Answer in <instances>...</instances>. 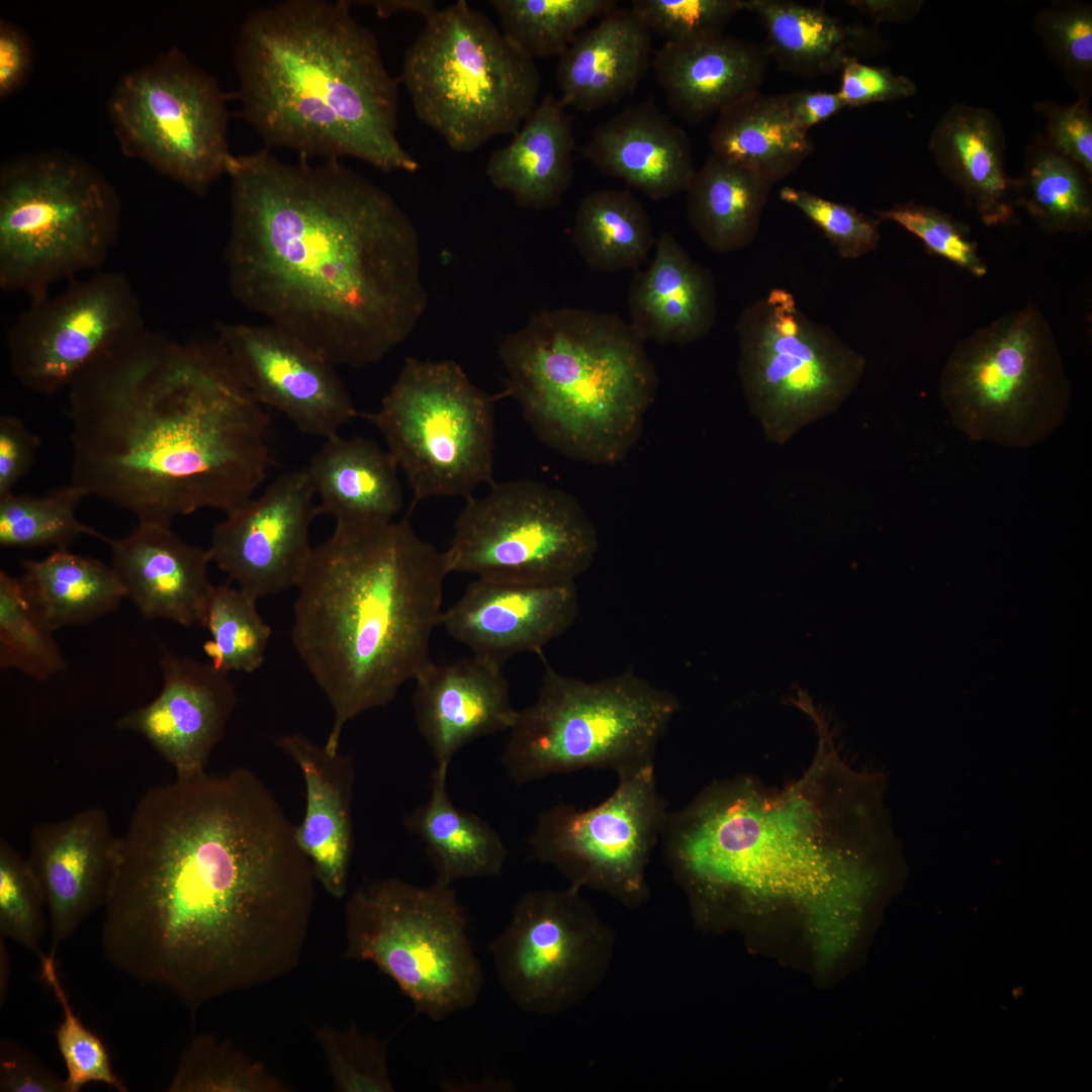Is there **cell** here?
I'll list each match as a JSON object with an SVG mask.
<instances>
[{
  "mask_svg": "<svg viewBox=\"0 0 1092 1092\" xmlns=\"http://www.w3.org/2000/svg\"><path fill=\"white\" fill-rule=\"evenodd\" d=\"M294 827L246 767L150 788L119 835L103 906L107 960L192 1013L290 975L316 883Z\"/></svg>",
  "mask_w": 1092,
  "mask_h": 1092,
  "instance_id": "6da1fadb",
  "label": "cell"
},
{
  "mask_svg": "<svg viewBox=\"0 0 1092 1092\" xmlns=\"http://www.w3.org/2000/svg\"><path fill=\"white\" fill-rule=\"evenodd\" d=\"M226 175L239 302L335 367L377 364L410 337L429 295L418 230L388 192L339 159L267 149L234 155Z\"/></svg>",
  "mask_w": 1092,
  "mask_h": 1092,
  "instance_id": "7a4b0ae2",
  "label": "cell"
},
{
  "mask_svg": "<svg viewBox=\"0 0 1092 1092\" xmlns=\"http://www.w3.org/2000/svg\"><path fill=\"white\" fill-rule=\"evenodd\" d=\"M815 755L782 789L751 776L718 780L685 807L668 811L659 843L672 879L702 920L756 905L796 910L817 948L841 953L879 884V863L897 845L885 780L843 754L824 713Z\"/></svg>",
  "mask_w": 1092,
  "mask_h": 1092,
  "instance_id": "3957f363",
  "label": "cell"
},
{
  "mask_svg": "<svg viewBox=\"0 0 1092 1092\" xmlns=\"http://www.w3.org/2000/svg\"><path fill=\"white\" fill-rule=\"evenodd\" d=\"M68 414L70 483L139 523L225 514L273 462L269 416L217 338L180 343L141 328L73 379Z\"/></svg>",
  "mask_w": 1092,
  "mask_h": 1092,
  "instance_id": "277c9868",
  "label": "cell"
},
{
  "mask_svg": "<svg viewBox=\"0 0 1092 1092\" xmlns=\"http://www.w3.org/2000/svg\"><path fill=\"white\" fill-rule=\"evenodd\" d=\"M445 551L422 539L408 517L335 525L313 548L296 586L292 646L333 710L324 744L338 752L344 727L387 706L433 660Z\"/></svg>",
  "mask_w": 1092,
  "mask_h": 1092,
  "instance_id": "5b68a950",
  "label": "cell"
},
{
  "mask_svg": "<svg viewBox=\"0 0 1092 1092\" xmlns=\"http://www.w3.org/2000/svg\"><path fill=\"white\" fill-rule=\"evenodd\" d=\"M235 63L243 115L267 145L418 170L397 138L400 81L349 1L289 0L252 12Z\"/></svg>",
  "mask_w": 1092,
  "mask_h": 1092,
  "instance_id": "8992f818",
  "label": "cell"
},
{
  "mask_svg": "<svg viewBox=\"0 0 1092 1092\" xmlns=\"http://www.w3.org/2000/svg\"><path fill=\"white\" fill-rule=\"evenodd\" d=\"M498 356L505 396L557 453L605 466L622 462L636 445L658 376L645 342L620 316L542 310L502 339Z\"/></svg>",
  "mask_w": 1092,
  "mask_h": 1092,
  "instance_id": "52a82bcc",
  "label": "cell"
},
{
  "mask_svg": "<svg viewBox=\"0 0 1092 1092\" xmlns=\"http://www.w3.org/2000/svg\"><path fill=\"white\" fill-rule=\"evenodd\" d=\"M118 193L93 164L64 150L0 167V289L29 300L102 265L116 242Z\"/></svg>",
  "mask_w": 1092,
  "mask_h": 1092,
  "instance_id": "ba28073f",
  "label": "cell"
},
{
  "mask_svg": "<svg viewBox=\"0 0 1092 1092\" xmlns=\"http://www.w3.org/2000/svg\"><path fill=\"white\" fill-rule=\"evenodd\" d=\"M399 81L417 117L458 153L515 134L537 105L533 58L459 0L437 10L404 54Z\"/></svg>",
  "mask_w": 1092,
  "mask_h": 1092,
  "instance_id": "9c48e42d",
  "label": "cell"
},
{
  "mask_svg": "<svg viewBox=\"0 0 1092 1092\" xmlns=\"http://www.w3.org/2000/svg\"><path fill=\"white\" fill-rule=\"evenodd\" d=\"M544 663L537 698L518 711L502 755L515 784L586 768L618 775L654 763L680 708L672 693L632 670L586 681Z\"/></svg>",
  "mask_w": 1092,
  "mask_h": 1092,
  "instance_id": "30bf717a",
  "label": "cell"
},
{
  "mask_svg": "<svg viewBox=\"0 0 1092 1092\" xmlns=\"http://www.w3.org/2000/svg\"><path fill=\"white\" fill-rule=\"evenodd\" d=\"M344 957L372 963L435 1022L472 1007L483 987L464 909L451 885L437 881L362 883L345 905Z\"/></svg>",
  "mask_w": 1092,
  "mask_h": 1092,
  "instance_id": "8fae6325",
  "label": "cell"
},
{
  "mask_svg": "<svg viewBox=\"0 0 1092 1092\" xmlns=\"http://www.w3.org/2000/svg\"><path fill=\"white\" fill-rule=\"evenodd\" d=\"M939 395L970 440L1028 448L1063 423L1072 388L1050 323L1029 304L956 343Z\"/></svg>",
  "mask_w": 1092,
  "mask_h": 1092,
  "instance_id": "7c38bea8",
  "label": "cell"
},
{
  "mask_svg": "<svg viewBox=\"0 0 1092 1092\" xmlns=\"http://www.w3.org/2000/svg\"><path fill=\"white\" fill-rule=\"evenodd\" d=\"M453 360L407 357L378 408L360 413L381 434L414 502L472 495L491 485L495 402Z\"/></svg>",
  "mask_w": 1092,
  "mask_h": 1092,
  "instance_id": "4fadbf2b",
  "label": "cell"
},
{
  "mask_svg": "<svg viewBox=\"0 0 1092 1092\" xmlns=\"http://www.w3.org/2000/svg\"><path fill=\"white\" fill-rule=\"evenodd\" d=\"M736 332L738 375L747 406L766 440L776 445L836 412L866 369L858 351L810 320L784 288H774L749 304Z\"/></svg>",
  "mask_w": 1092,
  "mask_h": 1092,
  "instance_id": "5bb4252c",
  "label": "cell"
},
{
  "mask_svg": "<svg viewBox=\"0 0 1092 1092\" xmlns=\"http://www.w3.org/2000/svg\"><path fill=\"white\" fill-rule=\"evenodd\" d=\"M599 547L592 520L570 493L531 479L493 482L454 522L450 572L502 582L573 583Z\"/></svg>",
  "mask_w": 1092,
  "mask_h": 1092,
  "instance_id": "9a60e30c",
  "label": "cell"
},
{
  "mask_svg": "<svg viewBox=\"0 0 1092 1092\" xmlns=\"http://www.w3.org/2000/svg\"><path fill=\"white\" fill-rule=\"evenodd\" d=\"M121 152L196 195L228 173L229 111L215 78L172 46L124 73L107 101Z\"/></svg>",
  "mask_w": 1092,
  "mask_h": 1092,
  "instance_id": "2e32d148",
  "label": "cell"
},
{
  "mask_svg": "<svg viewBox=\"0 0 1092 1092\" xmlns=\"http://www.w3.org/2000/svg\"><path fill=\"white\" fill-rule=\"evenodd\" d=\"M616 949L613 929L580 891L537 889L522 895L488 952L498 982L521 1010L560 1015L605 981Z\"/></svg>",
  "mask_w": 1092,
  "mask_h": 1092,
  "instance_id": "e0dca14e",
  "label": "cell"
},
{
  "mask_svg": "<svg viewBox=\"0 0 1092 1092\" xmlns=\"http://www.w3.org/2000/svg\"><path fill=\"white\" fill-rule=\"evenodd\" d=\"M617 776L616 789L597 806L558 803L541 811L528 843L532 857L555 868L568 887L636 908L650 897L647 868L669 810L654 763Z\"/></svg>",
  "mask_w": 1092,
  "mask_h": 1092,
  "instance_id": "ac0fdd59",
  "label": "cell"
},
{
  "mask_svg": "<svg viewBox=\"0 0 1092 1092\" xmlns=\"http://www.w3.org/2000/svg\"><path fill=\"white\" fill-rule=\"evenodd\" d=\"M143 327L140 299L123 273L74 279L60 294L30 300L19 313L7 334L10 367L25 388L54 394Z\"/></svg>",
  "mask_w": 1092,
  "mask_h": 1092,
  "instance_id": "d6986e66",
  "label": "cell"
},
{
  "mask_svg": "<svg viewBox=\"0 0 1092 1092\" xmlns=\"http://www.w3.org/2000/svg\"><path fill=\"white\" fill-rule=\"evenodd\" d=\"M315 499L305 468L278 475L214 527L207 548L211 562L257 601L296 587L313 550Z\"/></svg>",
  "mask_w": 1092,
  "mask_h": 1092,
  "instance_id": "ffe728a7",
  "label": "cell"
},
{
  "mask_svg": "<svg viewBox=\"0 0 1092 1092\" xmlns=\"http://www.w3.org/2000/svg\"><path fill=\"white\" fill-rule=\"evenodd\" d=\"M216 332L255 399L300 432L326 440L360 417L335 366L290 333L268 323H218Z\"/></svg>",
  "mask_w": 1092,
  "mask_h": 1092,
  "instance_id": "44dd1931",
  "label": "cell"
},
{
  "mask_svg": "<svg viewBox=\"0 0 1092 1092\" xmlns=\"http://www.w3.org/2000/svg\"><path fill=\"white\" fill-rule=\"evenodd\" d=\"M163 686L149 704L121 716L119 730L145 738L178 779L201 776L221 740L237 703L229 673L210 662L181 657L163 648Z\"/></svg>",
  "mask_w": 1092,
  "mask_h": 1092,
  "instance_id": "7402d4cb",
  "label": "cell"
},
{
  "mask_svg": "<svg viewBox=\"0 0 1092 1092\" xmlns=\"http://www.w3.org/2000/svg\"><path fill=\"white\" fill-rule=\"evenodd\" d=\"M118 847L119 836L100 807L33 827L27 860L46 900L50 953L56 954L58 947L104 906Z\"/></svg>",
  "mask_w": 1092,
  "mask_h": 1092,
  "instance_id": "603a6c76",
  "label": "cell"
},
{
  "mask_svg": "<svg viewBox=\"0 0 1092 1092\" xmlns=\"http://www.w3.org/2000/svg\"><path fill=\"white\" fill-rule=\"evenodd\" d=\"M579 611L573 583L531 585L476 578L449 608L440 625L472 655L504 665L522 652L543 655Z\"/></svg>",
  "mask_w": 1092,
  "mask_h": 1092,
  "instance_id": "cb8c5ba5",
  "label": "cell"
},
{
  "mask_svg": "<svg viewBox=\"0 0 1092 1092\" xmlns=\"http://www.w3.org/2000/svg\"><path fill=\"white\" fill-rule=\"evenodd\" d=\"M415 681L416 724L437 765L449 766L466 744L510 730L517 718L502 665L487 659L433 661Z\"/></svg>",
  "mask_w": 1092,
  "mask_h": 1092,
  "instance_id": "d4e9b609",
  "label": "cell"
},
{
  "mask_svg": "<svg viewBox=\"0 0 1092 1092\" xmlns=\"http://www.w3.org/2000/svg\"><path fill=\"white\" fill-rule=\"evenodd\" d=\"M111 566L141 615L181 626H203L215 585L207 549L191 545L169 526L138 523L126 536L103 541Z\"/></svg>",
  "mask_w": 1092,
  "mask_h": 1092,
  "instance_id": "484cf974",
  "label": "cell"
},
{
  "mask_svg": "<svg viewBox=\"0 0 1092 1092\" xmlns=\"http://www.w3.org/2000/svg\"><path fill=\"white\" fill-rule=\"evenodd\" d=\"M276 745L302 775L306 807L294 827L296 841L311 863L316 882L335 899L345 896L354 850L352 755L332 753L307 737L287 734Z\"/></svg>",
  "mask_w": 1092,
  "mask_h": 1092,
  "instance_id": "4316f807",
  "label": "cell"
},
{
  "mask_svg": "<svg viewBox=\"0 0 1092 1092\" xmlns=\"http://www.w3.org/2000/svg\"><path fill=\"white\" fill-rule=\"evenodd\" d=\"M582 152L603 174L654 200L686 191L696 172L686 131L649 101L598 125Z\"/></svg>",
  "mask_w": 1092,
  "mask_h": 1092,
  "instance_id": "83f0119b",
  "label": "cell"
},
{
  "mask_svg": "<svg viewBox=\"0 0 1092 1092\" xmlns=\"http://www.w3.org/2000/svg\"><path fill=\"white\" fill-rule=\"evenodd\" d=\"M766 64L760 48L724 33L664 42L651 59L668 105L694 123L758 91Z\"/></svg>",
  "mask_w": 1092,
  "mask_h": 1092,
  "instance_id": "f1b7e54d",
  "label": "cell"
},
{
  "mask_svg": "<svg viewBox=\"0 0 1092 1092\" xmlns=\"http://www.w3.org/2000/svg\"><path fill=\"white\" fill-rule=\"evenodd\" d=\"M633 330L646 342L686 345L705 337L717 314L711 272L697 263L669 232L661 233L655 254L637 271L628 291Z\"/></svg>",
  "mask_w": 1092,
  "mask_h": 1092,
  "instance_id": "f546056e",
  "label": "cell"
},
{
  "mask_svg": "<svg viewBox=\"0 0 1092 1092\" xmlns=\"http://www.w3.org/2000/svg\"><path fill=\"white\" fill-rule=\"evenodd\" d=\"M929 150L988 226L1007 224L1019 208L1017 181L1005 166V134L990 109L954 103L938 119Z\"/></svg>",
  "mask_w": 1092,
  "mask_h": 1092,
  "instance_id": "4dcf8cb0",
  "label": "cell"
},
{
  "mask_svg": "<svg viewBox=\"0 0 1092 1092\" xmlns=\"http://www.w3.org/2000/svg\"><path fill=\"white\" fill-rule=\"evenodd\" d=\"M651 31L631 8L617 7L560 55V100L582 112L619 102L632 94L651 66Z\"/></svg>",
  "mask_w": 1092,
  "mask_h": 1092,
  "instance_id": "1f68e13d",
  "label": "cell"
},
{
  "mask_svg": "<svg viewBox=\"0 0 1092 1092\" xmlns=\"http://www.w3.org/2000/svg\"><path fill=\"white\" fill-rule=\"evenodd\" d=\"M305 469L318 515H329L336 525L387 523L402 508L399 468L373 440L340 434L328 438Z\"/></svg>",
  "mask_w": 1092,
  "mask_h": 1092,
  "instance_id": "d6a6232c",
  "label": "cell"
},
{
  "mask_svg": "<svg viewBox=\"0 0 1092 1092\" xmlns=\"http://www.w3.org/2000/svg\"><path fill=\"white\" fill-rule=\"evenodd\" d=\"M572 119L560 98L543 97L512 141L492 152L486 175L498 190L533 210L555 206L573 178Z\"/></svg>",
  "mask_w": 1092,
  "mask_h": 1092,
  "instance_id": "836d02e7",
  "label": "cell"
},
{
  "mask_svg": "<svg viewBox=\"0 0 1092 1092\" xmlns=\"http://www.w3.org/2000/svg\"><path fill=\"white\" fill-rule=\"evenodd\" d=\"M741 5L761 21L767 53L799 75L841 70L847 61L884 44L875 30L845 24L820 7L783 0H741Z\"/></svg>",
  "mask_w": 1092,
  "mask_h": 1092,
  "instance_id": "e575fe53",
  "label": "cell"
},
{
  "mask_svg": "<svg viewBox=\"0 0 1092 1092\" xmlns=\"http://www.w3.org/2000/svg\"><path fill=\"white\" fill-rule=\"evenodd\" d=\"M447 774V765H436L430 797L404 817L405 827L422 842L437 882L500 876L508 855L500 835L478 815L453 804Z\"/></svg>",
  "mask_w": 1092,
  "mask_h": 1092,
  "instance_id": "d590c367",
  "label": "cell"
},
{
  "mask_svg": "<svg viewBox=\"0 0 1092 1092\" xmlns=\"http://www.w3.org/2000/svg\"><path fill=\"white\" fill-rule=\"evenodd\" d=\"M714 155L755 172L771 185L813 152L808 132L790 119L780 95L755 91L718 114L710 133Z\"/></svg>",
  "mask_w": 1092,
  "mask_h": 1092,
  "instance_id": "8d00e7d4",
  "label": "cell"
},
{
  "mask_svg": "<svg viewBox=\"0 0 1092 1092\" xmlns=\"http://www.w3.org/2000/svg\"><path fill=\"white\" fill-rule=\"evenodd\" d=\"M770 187L750 169L712 154L686 190L689 220L712 251L740 250L758 232Z\"/></svg>",
  "mask_w": 1092,
  "mask_h": 1092,
  "instance_id": "74e56055",
  "label": "cell"
},
{
  "mask_svg": "<svg viewBox=\"0 0 1092 1092\" xmlns=\"http://www.w3.org/2000/svg\"><path fill=\"white\" fill-rule=\"evenodd\" d=\"M22 567L25 593L54 632L95 621L126 598L112 566L68 549L54 550L40 560H24Z\"/></svg>",
  "mask_w": 1092,
  "mask_h": 1092,
  "instance_id": "f35d334b",
  "label": "cell"
},
{
  "mask_svg": "<svg viewBox=\"0 0 1092 1092\" xmlns=\"http://www.w3.org/2000/svg\"><path fill=\"white\" fill-rule=\"evenodd\" d=\"M571 239L587 266L607 273L638 268L656 243L643 205L628 190L616 189L581 199Z\"/></svg>",
  "mask_w": 1092,
  "mask_h": 1092,
  "instance_id": "ab89813d",
  "label": "cell"
},
{
  "mask_svg": "<svg viewBox=\"0 0 1092 1092\" xmlns=\"http://www.w3.org/2000/svg\"><path fill=\"white\" fill-rule=\"evenodd\" d=\"M1019 207L1048 235H1087L1092 230V177L1044 139L1035 136L1016 178Z\"/></svg>",
  "mask_w": 1092,
  "mask_h": 1092,
  "instance_id": "60d3db41",
  "label": "cell"
},
{
  "mask_svg": "<svg viewBox=\"0 0 1092 1092\" xmlns=\"http://www.w3.org/2000/svg\"><path fill=\"white\" fill-rule=\"evenodd\" d=\"M502 32L531 58L561 55L595 18L617 8L614 0H491Z\"/></svg>",
  "mask_w": 1092,
  "mask_h": 1092,
  "instance_id": "b9f144b4",
  "label": "cell"
},
{
  "mask_svg": "<svg viewBox=\"0 0 1092 1092\" xmlns=\"http://www.w3.org/2000/svg\"><path fill=\"white\" fill-rule=\"evenodd\" d=\"M84 496L80 488L70 483L40 496L11 492L0 497V546L68 549L82 535L103 542L105 535L77 517L78 505Z\"/></svg>",
  "mask_w": 1092,
  "mask_h": 1092,
  "instance_id": "7bdbcfd3",
  "label": "cell"
},
{
  "mask_svg": "<svg viewBox=\"0 0 1092 1092\" xmlns=\"http://www.w3.org/2000/svg\"><path fill=\"white\" fill-rule=\"evenodd\" d=\"M203 626L209 639L202 648L215 668L252 673L263 665L272 630L255 598L230 583L215 585Z\"/></svg>",
  "mask_w": 1092,
  "mask_h": 1092,
  "instance_id": "ee69618b",
  "label": "cell"
},
{
  "mask_svg": "<svg viewBox=\"0 0 1092 1092\" xmlns=\"http://www.w3.org/2000/svg\"><path fill=\"white\" fill-rule=\"evenodd\" d=\"M168 1092H287L263 1063L231 1042L201 1033L183 1050Z\"/></svg>",
  "mask_w": 1092,
  "mask_h": 1092,
  "instance_id": "f6af8a7d",
  "label": "cell"
},
{
  "mask_svg": "<svg viewBox=\"0 0 1092 1092\" xmlns=\"http://www.w3.org/2000/svg\"><path fill=\"white\" fill-rule=\"evenodd\" d=\"M0 667L47 680L67 669L54 631L28 599L21 578L0 571Z\"/></svg>",
  "mask_w": 1092,
  "mask_h": 1092,
  "instance_id": "bcb514c9",
  "label": "cell"
},
{
  "mask_svg": "<svg viewBox=\"0 0 1092 1092\" xmlns=\"http://www.w3.org/2000/svg\"><path fill=\"white\" fill-rule=\"evenodd\" d=\"M334 1088L339 1092H393L387 1040L362 1032L355 1022L344 1029L313 1027Z\"/></svg>",
  "mask_w": 1092,
  "mask_h": 1092,
  "instance_id": "7dc6e473",
  "label": "cell"
},
{
  "mask_svg": "<svg viewBox=\"0 0 1092 1092\" xmlns=\"http://www.w3.org/2000/svg\"><path fill=\"white\" fill-rule=\"evenodd\" d=\"M1033 30L1046 54L1063 72L1077 97L1092 94V7L1057 1L1040 10Z\"/></svg>",
  "mask_w": 1092,
  "mask_h": 1092,
  "instance_id": "c3c4849f",
  "label": "cell"
},
{
  "mask_svg": "<svg viewBox=\"0 0 1092 1092\" xmlns=\"http://www.w3.org/2000/svg\"><path fill=\"white\" fill-rule=\"evenodd\" d=\"M55 956L43 953L39 961L41 977L54 992L63 1012V1020L56 1030V1040L67 1071L65 1080L68 1091L78 1092L92 1082L108 1085L120 1092L127 1091L112 1070L103 1041L74 1012L60 980Z\"/></svg>",
  "mask_w": 1092,
  "mask_h": 1092,
  "instance_id": "681fc988",
  "label": "cell"
},
{
  "mask_svg": "<svg viewBox=\"0 0 1092 1092\" xmlns=\"http://www.w3.org/2000/svg\"><path fill=\"white\" fill-rule=\"evenodd\" d=\"M46 900L27 858L6 839L0 840V934L32 951L43 952Z\"/></svg>",
  "mask_w": 1092,
  "mask_h": 1092,
  "instance_id": "f907efd6",
  "label": "cell"
},
{
  "mask_svg": "<svg viewBox=\"0 0 1092 1092\" xmlns=\"http://www.w3.org/2000/svg\"><path fill=\"white\" fill-rule=\"evenodd\" d=\"M883 220L894 221L918 238L925 250L940 257L971 275L981 278L988 265L981 257L976 241L965 223L935 207L909 201L888 209L877 210Z\"/></svg>",
  "mask_w": 1092,
  "mask_h": 1092,
  "instance_id": "816d5d0a",
  "label": "cell"
},
{
  "mask_svg": "<svg viewBox=\"0 0 1092 1092\" xmlns=\"http://www.w3.org/2000/svg\"><path fill=\"white\" fill-rule=\"evenodd\" d=\"M631 10L665 42H686L724 33L742 5L741 0H634Z\"/></svg>",
  "mask_w": 1092,
  "mask_h": 1092,
  "instance_id": "f5cc1de1",
  "label": "cell"
},
{
  "mask_svg": "<svg viewBox=\"0 0 1092 1092\" xmlns=\"http://www.w3.org/2000/svg\"><path fill=\"white\" fill-rule=\"evenodd\" d=\"M779 194L818 226L842 259H856L877 249L881 239L880 218L803 189L784 186Z\"/></svg>",
  "mask_w": 1092,
  "mask_h": 1092,
  "instance_id": "db71d44e",
  "label": "cell"
},
{
  "mask_svg": "<svg viewBox=\"0 0 1092 1092\" xmlns=\"http://www.w3.org/2000/svg\"><path fill=\"white\" fill-rule=\"evenodd\" d=\"M1090 99L1077 97L1070 105L1036 101L1034 111L1045 120L1050 146L1092 177V113Z\"/></svg>",
  "mask_w": 1092,
  "mask_h": 1092,
  "instance_id": "11a10c76",
  "label": "cell"
},
{
  "mask_svg": "<svg viewBox=\"0 0 1092 1092\" xmlns=\"http://www.w3.org/2000/svg\"><path fill=\"white\" fill-rule=\"evenodd\" d=\"M838 91L846 107L887 102L913 96L916 84L888 68L863 64L851 59L843 66Z\"/></svg>",
  "mask_w": 1092,
  "mask_h": 1092,
  "instance_id": "9f6ffc18",
  "label": "cell"
},
{
  "mask_svg": "<svg viewBox=\"0 0 1092 1092\" xmlns=\"http://www.w3.org/2000/svg\"><path fill=\"white\" fill-rule=\"evenodd\" d=\"M0 1091L69 1092L65 1079L52 1072L17 1042L2 1038L0 1044Z\"/></svg>",
  "mask_w": 1092,
  "mask_h": 1092,
  "instance_id": "6f0895ef",
  "label": "cell"
},
{
  "mask_svg": "<svg viewBox=\"0 0 1092 1092\" xmlns=\"http://www.w3.org/2000/svg\"><path fill=\"white\" fill-rule=\"evenodd\" d=\"M39 438L20 419L12 415L0 418V497L13 492L16 483L32 467Z\"/></svg>",
  "mask_w": 1092,
  "mask_h": 1092,
  "instance_id": "680465c9",
  "label": "cell"
},
{
  "mask_svg": "<svg viewBox=\"0 0 1092 1092\" xmlns=\"http://www.w3.org/2000/svg\"><path fill=\"white\" fill-rule=\"evenodd\" d=\"M34 51L27 33L16 23L0 20V98L6 99L27 82Z\"/></svg>",
  "mask_w": 1092,
  "mask_h": 1092,
  "instance_id": "91938a15",
  "label": "cell"
},
{
  "mask_svg": "<svg viewBox=\"0 0 1092 1092\" xmlns=\"http://www.w3.org/2000/svg\"><path fill=\"white\" fill-rule=\"evenodd\" d=\"M780 99L794 124L807 132L846 107L838 92L801 90L780 95Z\"/></svg>",
  "mask_w": 1092,
  "mask_h": 1092,
  "instance_id": "94428289",
  "label": "cell"
},
{
  "mask_svg": "<svg viewBox=\"0 0 1092 1092\" xmlns=\"http://www.w3.org/2000/svg\"><path fill=\"white\" fill-rule=\"evenodd\" d=\"M845 3L869 16L876 24L909 21L923 6V1L907 0H851Z\"/></svg>",
  "mask_w": 1092,
  "mask_h": 1092,
  "instance_id": "6125c7cd",
  "label": "cell"
},
{
  "mask_svg": "<svg viewBox=\"0 0 1092 1092\" xmlns=\"http://www.w3.org/2000/svg\"><path fill=\"white\" fill-rule=\"evenodd\" d=\"M360 3L373 7L376 13L383 17L408 11L420 14L426 20L438 10L435 3L429 0H375Z\"/></svg>",
  "mask_w": 1092,
  "mask_h": 1092,
  "instance_id": "be15d7a7",
  "label": "cell"
}]
</instances>
